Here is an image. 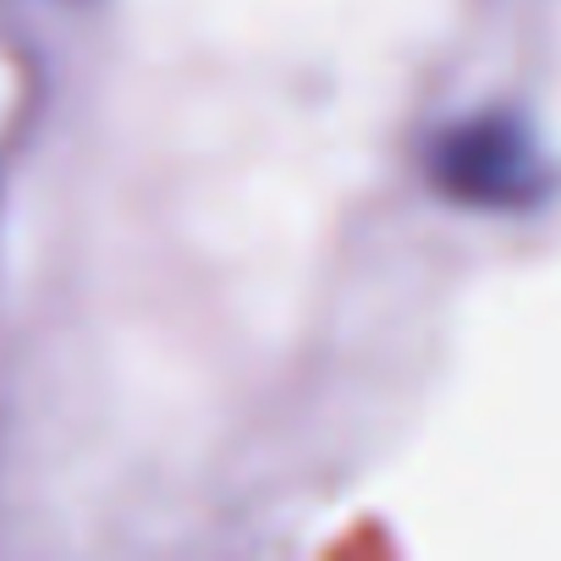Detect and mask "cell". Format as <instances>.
Masks as SVG:
<instances>
[{
  "instance_id": "1",
  "label": "cell",
  "mask_w": 561,
  "mask_h": 561,
  "mask_svg": "<svg viewBox=\"0 0 561 561\" xmlns=\"http://www.w3.org/2000/svg\"><path fill=\"white\" fill-rule=\"evenodd\" d=\"M430 176L446 198L479 209H528L550 193V160L539 138L506 111L446 127L430 149Z\"/></svg>"
}]
</instances>
